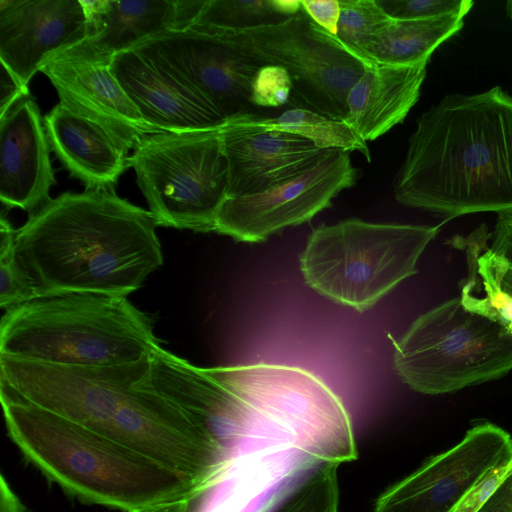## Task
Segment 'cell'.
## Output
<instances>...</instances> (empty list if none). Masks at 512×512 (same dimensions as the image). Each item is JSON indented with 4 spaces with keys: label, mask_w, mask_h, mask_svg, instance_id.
Listing matches in <instances>:
<instances>
[{
    "label": "cell",
    "mask_w": 512,
    "mask_h": 512,
    "mask_svg": "<svg viewBox=\"0 0 512 512\" xmlns=\"http://www.w3.org/2000/svg\"><path fill=\"white\" fill-rule=\"evenodd\" d=\"M150 211L115 191L64 192L16 230L15 250L39 297H127L163 264Z\"/></svg>",
    "instance_id": "obj_1"
},
{
    "label": "cell",
    "mask_w": 512,
    "mask_h": 512,
    "mask_svg": "<svg viewBox=\"0 0 512 512\" xmlns=\"http://www.w3.org/2000/svg\"><path fill=\"white\" fill-rule=\"evenodd\" d=\"M398 203L450 220L512 212V96L452 94L416 122L394 183Z\"/></svg>",
    "instance_id": "obj_2"
},
{
    "label": "cell",
    "mask_w": 512,
    "mask_h": 512,
    "mask_svg": "<svg viewBox=\"0 0 512 512\" xmlns=\"http://www.w3.org/2000/svg\"><path fill=\"white\" fill-rule=\"evenodd\" d=\"M8 436L51 482L78 500L124 512L206 488L111 438L0 394Z\"/></svg>",
    "instance_id": "obj_3"
},
{
    "label": "cell",
    "mask_w": 512,
    "mask_h": 512,
    "mask_svg": "<svg viewBox=\"0 0 512 512\" xmlns=\"http://www.w3.org/2000/svg\"><path fill=\"white\" fill-rule=\"evenodd\" d=\"M160 348L153 319L125 296H41L6 309L0 325V355L51 365L126 364Z\"/></svg>",
    "instance_id": "obj_4"
},
{
    "label": "cell",
    "mask_w": 512,
    "mask_h": 512,
    "mask_svg": "<svg viewBox=\"0 0 512 512\" xmlns=\"http://www.w3.org/2000/svg\"><path fill=\"white\" fill-rule=\"evenodd\" d=\"M437 231L357 218L321 225L308 237L300 270L316 292L363 312L417 273V261Z\"/></svg>",
    "instance_id": "obj_5"
},
{
    "label": "cell",
    "mask_w": 512,
    "mask_h": 512,
    "mask_svg": "<svg viewBox=\"0 0 512 512\" xmlns=\"http://www.w3.org/2000/svg\"><path fill=\"white\" fill-rule=\"evenodd\" d=\"M394 367L413 390L444 394L512 370V334L453 298L420 315L395 340Z\"/></svg>",
    "instance_id": "obj_6"
},
{
    "label": "cell",
    "mask_w": 512,
    "mask_h": 512,
    "mask_svg": "<svg viewBox=\"0 0 512 512\" xmlns=\"http://www.w3.org/2000/svg\"><path fill=\"white\" fill-rule=\"evenodd\" d=\"M128 162L157 226L215 231L229 186L220 129L150 135Z\"/></svg>",
    "instance_id": "obj_7"
},
{
    "label": "cell",
    "mask_w": 512,
    "mask_h": 512,
    "mask_svg": "<svg viewBox=\"0 0 512 512\" xmlns=\"http://www.w3.org/2000/svg\"><path fill=\"white\" fill-rule=\"evenodd\" d=\"M212 30L261 65L285 68L291 77L294 103L333 119L345 120L350 89L375 64L349 50L303 9L261 27Z\"/></svg>",
    "instance_id": "obj_8"
},
{
    "label": "cell",
    "mask_w": 512,
    "mask_h": 512,
    "mask_svg": "<svg viewBox=\"0 0 512 512\" xmlns=\"http://www.w3.org/2000/svg\"><path fill=\"white\" fill-rule=\"evenodd\" d=\"M150 357L106 366L51 365L0 355V394L40 407L108 437Z\"/></svg>",
    "instance_id": "obj_9"
},
{
    "label": "cell",
    "mask_w": 512,
    "mask_h": 512,
    "mask_svg": "<svg viewBox=\"0 0 512 512\" xmlns=\"http://www.w3.org/2000/svg\"><path fill=\"white\" fill-rule=\"evenodd\" d=\"M144 379L119 408L108 437L208 489L234 461L193 418Z\"/></svg>",
    "instance_id": "obj_10"
},
{
    "label": "cell",
    "mask_w": 512,
    "mask_h": 512,
    "mask_svg": "<svg viewBox=\"0 0 512 512\" xmlns=\"http://www.w3.org/2000/svg\"><path fill=\"white\" fill-rule=\"evenodd\" d=\"M359 176L351 152L330 149L295 178L258 194L227 198L218 213L215 232L240 242L264 241L331 207L333 199L353 187Z\"/></svg>",
    "instance_id": "obj_11"
},
{
    "label": "cell",
    "mask_w": 512,
    "mask_h": 512,
    "mask_svg": "<svg viewBox=\"0 0 512 512\" xmlns=\"http://www.w3.org/2000/svg\"><path fill=\"white\" fill-rule=\"evenodd\" d=\"M133 50L198 91L226 121L251 113V85L262 65L216 31L192 24L157 34Z\"/></svg>",
    "instance_id": "obj_12"
},
{
    "label": "cell",
    "mask_w": 512,
    "mask_h": 512,
    "mask_svg": "<svg viewBox=\"0 0 512 512\" xmlns=\"http://www.w3.org/2000/svg\"><path fill=\"white\" fill-rule=\"evenodd\" d=\"M511 449L512 438L505 430L489 422L478 424L458 444L383 492L374 512H451Z\"/></svg>",
    "instance_id": "obj_13"
},
{
    "label": "cell",
    "mask_w": 512,
    "mask_h": 512,
    "mask_svg": "<svg viewBox=\"0 0 512 512\" xmlns=\"http://www.w3.org/2000/svg\"><path fill=\"white\" fill-rule=\"evenodd\" d=\"M113 56L87 40L55 55L41 68L60 104L102 127L128 153L161 133L140 114L111 69Z\"/></svg>",
    "instance_id": "obj_14"
},
{
    "label": "cell",
    "mask_w": 512,
    "mask_h": 512,
    "mask_svg": "<svg viewBox=\"0 0 512 512\" xmlns=\"http://www.w3.org/2000/svg\"><path fill=\"white\" fill-rule=\"evenodd\" d=\"M87 39L80 0H0V59L25 87L55 55Z\"/></svg>",
    "instance_id": "obj_15"
},
{
    "label": "cell",
    "mask_w": 512,
    "mask_h": 512,
    "mask_svg": "<svg viewBox=\"0 0 512 512\" xmlns=\"http://www.w3.org/2000/svg\"><path fill=\"white\" fill-rule=\"evenodd\" d=\"M44 119L29 94L0 115V200L34 213L57 184Z\"/></svg>",
    "instance_id": "obj_16"
},
{
    "label": "cell",
    "mask_w": 512,
    "mask_h": 512,
    "mask_svg": "<svg viewBox=\"0 0 512 512\" xmlns=\"http://www.w3.org/2000/svg\"><path fill=\"white\" fill-rule=\"evenodd\" d=\"M111 69L142 117L161 132L220 129L226 123L198 91L133 49L114 55Z\"/></svg>",
    "instance_id": "obj_17"
},
{
    "label": "cell",
    "mask_w": 512,
    "mask_h": 512,
    "mask_svg": "<svg viewBox=\"0 0 512 512\" xmlns=\"http://www.w3.org/2000/svg\"><path fill=\"white\" fill-rule=\"evenodd\" d=\"M229 166L228 197L258 194L314 166L328 150L300 136L226 122L220 128Z\"/></svg>",
    "instance_id": "obj_18"
},
{
    "label": "cell",
    "mask_w": 512,
    "mask_h": 512,
    "mask_svg": "<svg viewBox=\"0 0 512 512\" xmlns=\"http://www.w3.org/2000/svg\"><path fill=\"white\" fill-rule=\"evenodd\" d=\"M87 41L112 56L162 32L190 26L205 0H80Z\"/></svg>",
    "instance_id": "obj_19"
},
{
    "label": "cell",
    "mask_w": 512,
    "mask_h": 512,
    "mask_svg": "<svg viewBox=\"0 0 512 512\" xmlns=\"http://www.w3.org/2000/svg\"><path fill=\"white\" fill-rule=\"evenodd\" d=\"M50 149L85 190L115 191L129 153L93 121L58 103L45 115Z\"/></svg>",
    "instance_id": "obj_20"
},
{
    "label": "cell",
    "mask_w": 512,
    "mask_h": 512,
    "mask_svg": "<svg viewBox=\"0 0 512 512\" xmlns=\"http://www.w3.org/2000/svg\"><path fill=\"white\" fill-rule=\"evenodd\" d=\"M426 67L427 63L369 67L347 95L344 121L366 142L383 136L402 123L417 103Z\"/></svg>",
    "instance_id": "obj_21"
},
{
    "label": "cell",
    "mask_w": 512,
    "mask_h": 512,
    "mask_svg": "<svg viewBox=\"0 0 512 512\" xmlns=\"http://www.w3.org/2000/svg\"><path fill=\"white\" fill-rule=\"evenodd\" d=\"M485 226L466 239L468 276L460 285L463 306L504 327L512 334V263L497 255L487 245Z\"/></svg>",
    "instance_id": "obj_22"
},
{
    "label": "cell",
    "mask_w": 512,
    "mask_h": 512,
    "mask_svg": "<svg viewBox=\"0 0 512 512\" xmlns=\"http://www.w3.org/2000/svg\"><path fill=\"white\" fill-rule=\"evenodd\" d=\"M463 16L445 15L415 20H395L371 41L363 58L390 66L428 63L434 50L464 25Z\"/></svg>",
    "instance_id": "obj_23"
},
{
    "label": "cell",
    "mask_w": 512,
    "mask_h": 512,
    "mask_svg": "<svg viewBox=\"0 0 512 512\" xmlns=\"http://www.w3.org/2000/svg\"><path fill=\"white\" fill-rule=\"evenodd\" d=\"M226 122L254 130H274L294 134L311 141L322 150L357 151L367 161L371 155L367 142L344 120L329 118L309 109L296 107L278 116L266 117L247 113Z\"/></svg>",
    "instance_id": "obj_24"
},
{
    "label": "cell",
    "mask_w": 512,
    "mask_h": 512,
    "mask_svg": "<svg viewBox=\"0 0 512 512\" xmlns=\"http://www.w3.org/2000/svg\"><path fill=\"white\" fill-rule=\"evenodd\" d=\"M283 20L285 18L277 13L272 0H205L192 24L241 31Z\"/></svg>",
    "instance_id": "obj_25"
},
{
    "label": "cell",
    "mask_w": 512,
    "mask_h": 512,
    "mask_svg": "<svg viewBox=\"0 0 512 512\" xmlns=\"http://www.w3.org/2000/svg\"><path fill=\"white\" fill-rule=\"evenodd\" d=\"M340 6L336 37L349 50L363 58L365 49L392 18L378 0H340Z\"/></svg>",
    "instance_id": "obj_26"
},
{
    "label": "cell",
    "mask_w": 512,
    "mask_h": 512,
    "mask_svg": "<svg viewBox=\"0 0 512 512\" xmlns=\"http://www.w3.org/2000/svg\"><path fill=\"white\" fill-rule=\"evenodd\" d=\"M338 467L324 463L315 469L272 512H339Z\"/></svg>",
    "instance_id": "obj_27"
},
{
    "label": "cell",
    "mask_w": 512,
    "mask_h": 512,
    "mask_svg": "<svg viewBox=\"0 0 512 512\" xmlns=\"http://www.w3.org/2000/svg\"><path fill=\"white\" fill-rule=\"evenodd\" d=\"M16 229L2 214L0 219V306L2 309L38 298V292L15 250Z\"/></svg>",
    "instance_id": "obj_28"
},
{
    "label": "cell",
    "mask_w": 512,
    "mask_h": 512,
    "mask_svg": "<svg viewBox=\"0 0 512 512\" xmlns=\"http://www.w3.org/2000/svg\"><path fill=\"white\" fill-rule=\"evenodd\" d=\"M395 20H415L445 15L465 16L473 6L470 0H378Z\"/></svg>",
    "instance_id": "obj_29"
},
{
    "label": "cell",
    "mask_w": 512,
    "mask_h": 512,
    "mask_svg": "<svg viewBox=\"0 0 512 512\" xmlns=\"http://www.w3.org/2000/svg\"><path fill=\"white\" fill-rule=\"evenodd\" d=\"M292 94V81L288 71L277 65H262L252 82V106L276 108L285 105Z\"/></svg>",
    "instance_id": "obj_30"
},
{
    "label": "cell",
    "mask_w": 512,
    "mask_h": 512,
    "mask_svg": "<svg viewBox=\"0 0 512 512\" xmlns=\"http://www.w3.org/2000/svg\"><path fill=\"white\" fill-rule=\"evenodd\" d=\"M511 471L512 449L475 483L451 512H478Z\"/></svg>",
    "instance_id": "obj_31"
},
{
    "label": "cell",
    "mask_w": 512,
    "mask_h": 512,
    "mask_svg": "<svg viewBox=\"0 0 512 512\" xmlns=\"http://www.w3.org/2000/svg\"><path fill=\"white\" fill-rule=\"evenodd\" d=\"M304 12L327 33L337 36L341 13L339 0H301Z\"/></svg>",
    "instance_id": "obj_32"
},
{
    "label": "cell",
    "mask_w": 512,
    "mask_h": 512,
    "mask_svg": "<svg viewBox=\"0 0 512 512\" xmlns=\"http://www.w3.org/2000/svg\"><path fill=\"white\" fill-rule=\"evenodd\" d=\"M490 248L499 256L512 263V212L499 213L492 234Z\"/></svg>",
    "instance_id": "obj_33"
},
{
    "label": "cell",
    "mask_w": 512,
    "mask_h": 512,
    "mask_svg": "<svg viewBox=\"0 0 512 512\" xmlns=\"http://www.w3.org/2000/svg\"><path fill=\"white\" fill-rule=\"evenodd\" d=\"M29 94L28 87L23 86L12 73L1 64L0 72V115L9 109L13 103L24 95Z\"/></svg>",
    "instance_id": "obj_34"
},
{
    "label": "cell",
    "mask_w": 512,
    "mask_h": 512,
    "mask_svg": "<svg viewBox=\"0 0 512 512\" xmlns=\"http://www.w3.org/2000/svg\"><path fill=\"white\" fill-rule=\"evenodd\" d=\"M478 512H512V471L503 479Z\"/></svg>",
    "instance_id": "obj_35"
},
{
    "label": "cell",
    "mask_w": 512,
    "mask_h": 512,
    "mask_svg": "<svg viewBox=\"0 0 512 512\" xmlns=\"http://www.w3.org/2000/svg\"><path fill=\"white\" fill-rule=\"evenodd\" d=\"M197 497H199V495H186L151 504L131 512H191L193 503Z\"/></svg>",
    "instance_id": "obj_36"
},
{
    "label": "cell",
    "mask_w": 512,
    "mask_h": 512,
    "mask_svg": "<svg viewBox=\"0 0 512 512\" xmlns=\"http://www.w3.org/2000/svg\"><path fill=\"white\" fill-rule=\"evenodd\" d=\"M0 512H29L3 474L0 475Z\"/></svg>",
    "instance_id": "obj_37"
},
{
    "label": "cell",
    "mask_w": 512,
    "mask_h": 512,
    "mask_svg": "<svg viewBox=\"0 0 512 512\" xmlns=\"http://www.w3.org/2000/svg\"><path fill=\"white\" fill-rule=\"evenodd\" d=\"M277 13L287 19L302 11L301 0H272Z\"/></svg>",
    "instance_id": "obj_38"
},
{
    "label": "cell",
    "mask_w": 512,
    "mask_h": 512,
    "mask_svg": "<svg viewBox=\"0 0 512 512\" xmlns=\"http://www.w3.org/2000/svg\"><path fill=\"white\" fill-rule=\"evenodd\" d=\"M506 13L508 17L512 20V0L506 3Z\"/></svg>",
    "instance_id": "obj_39"
}]
</instances>
